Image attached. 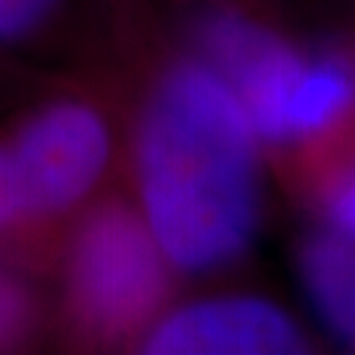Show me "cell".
<instances>
[{
    "instance_id": "cell-2",
    "label": "cell",
    "mask_w": 355,
    "mask_h": 355,
    "mask_svg": "<svg viewBox=\"0 0 355 355\" xmlns=\"http://www.w3.org/2000/svg\"><path fill=\"white\" fill-rule=\"evenodd\" d=\"M198 32L211 69L234 89L266 140L316 137L353 108L355 76L340 55L308 58L234 11L208 13Z\"/></svg>"
},
{
    "instance_id": "cell-5",
    "label": "cell",
    "mask_w": 355,
    "mask_h": 355,
    "mask_svg": "<svg viewBox=\"0 0 355 355\" xmlns=\"http://www.w3.org/2000/svg\"><path fill=\"white\" fill-rule=\"evenodd\" d=\"M155 355L303 353L305 337L279 305L261 297H211L164 316L142 340Z\"/></svg>"
},
{
    "instance_id": "cell-3",
    "label": "cell",
    "mask_w": 355,
    "mask_h": 355,
    "mask_svg": "<svg viewBox=\"0 0 355 355\" xmlns=\"http://www.w3.org/2000/svg\"><path fill=\"white\" fill-rule=\"evenodd\" d=\"M166 295V255L145 218L103 205L76 232L69 297L76 321L103 340L142 329Z\"/></svg>"
},
{
    "instance_id": "cell-8",
    "label": "cell",
    "mask_w": 355,
    "mask_h": 355,
    "mask_svg": "<svg viewBox=\"0 0 355 355\" xmlns=\"http://www.w3.org/2000/svg\"><path fill=\"white\" fill-rule=\"evenodd\" d=\"M32 324V300L21 282L0 268V345L16 343Z\"/></svg>"
},
{
    "instance_id": "cell-9",
    "label": "cell",
    "mask_w": 355,
    "mask_h": 355,
    "mask_svg": "<svg viewBox=\"0 0 355 355\" xmlns=\"http://www.w3.org/2000/svg\"><path fill=\"white\" fill-rule=\"evenodd\" d=\"M58 0H0V42L16 40L55 8Z\"/></svg>"
},
{
    "instance_id": "cell-10",
    "label": "cell",
    "mask_w": 355,
    "mask_h": 355,
    "mask_svg": "<svg viewBox=\"0 0 355 355\" xmlns=\"http://www.w3.org/2000/svg\"><path fill=\"white\" fill-rule=\"evenodd\" d=\"M24 218V203H21L19 187L13 182L8 153H6V145L0 142V229L13 227V224H19Z\"/></svg>"
},
{
    "instance_id": "cell-7",
    "label": "cell",
    "mask_w": 355,
    "mask_h": 355,
    "mask_svg": "<svg viewBox=\"0 0 355 355\" xmlns=\"http://www.w3.org/2000/svg\"><path fill=\"white\" fill-rule=\"evenodd\" d=\"M321 205L334 234L355 242V158L331 174Z\"/></svg>"
},
{
    "instance_id": "cell-1",
    "label": "cell",
    "mask_w": 355,
    "mask_h": 355,
    "mask_svg": "<svg viewBox=\"0 0 355 355\" xmlns=\"http://www.w3.org/2000/svg\"><path fill=\"white\" fill-rule=\"evenodd\" d=\"M253 121L211 66L166 71L137 129L142 218L171 266L208 271L253 240L261 208Z\"/></svg>"
},
{
    "instance_id": "cell-6",
    "label": "cell",
    "mask_w": 355,
    "mask_h": 355,
    "mask_svg": "<svg viewBox=\"0 0 355 355\" xmlns=\"http://www.w3.org/2000/svg\"><path fill=\"white\" fill-rule=\"evenodd\" d=\"M300 277L324 324L355 347V242L313 237L300 253Z\"/></svg>"
},
{
    "instance_id": "cell-4",
    "label": "cell",
    "mask_w": 355,
    "mask_h": 355,
    "mask_svg": "<svg viewBox=\"0 0 355 355\" xmlns=\"http://www.w3.org/2000/svg\"><path fill=\"white\" fill-rule=\"evenodd\" d=\"M3 145L26 218L61 214L79 203L98 184L111 150L101 114L71 101L29 116Z\"/></svg>"
}]
</instances>
